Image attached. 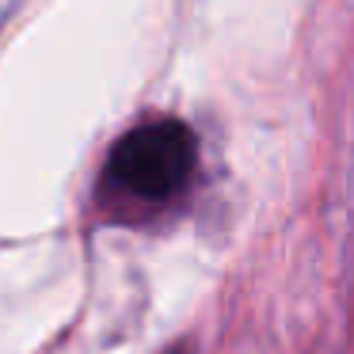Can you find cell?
<instances>
[{"label": "cell", "mask_w": 354, "mask_h": 354, "mask_svg": "<svg viewBox=\"0 0 354 354\" xmlns=\"http://www.w3.org/2000/svg\"><path fill=\"white\" fill-rule=\"evenodd\" d=\"M160 354H191V346H187V343H176V346H168V351H160Z\"/></svg>", "instance_id": "2"}, {"label": "cell", "mask_w": 354, "mask_h": 354, "mask_svg": "<svg viewBox=\"0 0 354 354\" xmlns=\"http://www.w3.org/2000/svg\"><path fill=\"white\" fill-rule=\"evenodd\" d=\"M194 168V138L183 122H149L130 130L111 153V176L141 198H168Z\"/></svg>", "instance_id": "1"}]
</instances>
